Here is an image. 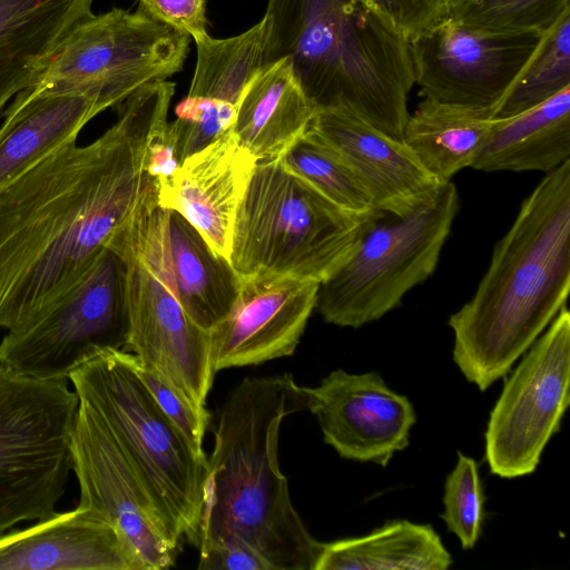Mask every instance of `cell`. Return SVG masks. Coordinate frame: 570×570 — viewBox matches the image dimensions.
I'll use <instances>...</instances> for the list:
<instances>
[{"label":"cell","instance_id":"7402d4cb","mask_svg":"<svg viewBox=\"0 0 570 570\" xmlns=\"http://www.w3.org/2000/svg\"><path fill=\"white\" fill-rule=\"evenodd\" d=\"M99 114L94 101L79 95L31 88L18 94L0 126V190L50 154L77 141Z\"/></svg>","mask_w":570,"mask_h":570},{"label":"cell","instance_id":"603a6c76","mask_svg":"<svg viewBox=\"0 0 570 570\" xmlns=\"http://www.w3.org/2000/svg\"><path fill=\"white\" fill-rule=\"evenodd\" d=\"M570 156V87L517 116L495 119L472 168L549 173Z\"/></svg>","mask_w":570,"mask_h":570},{"label":"cell","instance_id":"836d02e7","mask_svg":"<svg viewBox=\"0 0 570 570\" xmlns=\"http://www.w3.org/2000/svg\"><path fill=\"white\" fill-rule=\"evenodd\" d=\"M139 8L151 18L194 39L205 38L207 32L205 0H138Z\"/></svg>","mask_w":570,"mask_h":570},{"label":"cell","instance_id":"4fadbf2b","mask_svg":"<svg viewBox=\"0 0 570 570\" xmlns=\"http://www.w3.org/2000/svg\"><path fill=\"white\" fill-rule=\"evenodd\" d=\"M547 33L483 31L446 16L409 41L414 85L422 98L494 119Z\"/></svg>","mask_w":570,"mask_h":570},{"label":"cell","instance_id":"f1b7e54d","mask_svg":"<svg viewBox=\"0 0 570 570\" xmlns=\"http://www.w3.org/2000/svg\"><path fill=\"white\" fill-rule=\"evenodd\" d=\"M570 10V0H459L448 17L490 32L547 33Z\"/></svg>","mask_w":570,"mask_h":570},{"label":"cell","instance_id":"44dd1931","mask_svg":"<svg viewBox=\"0 0 570 570\" xmlns=\"http://www.w3.org/2000/svg\"><path fill=\"white\" fill-rule=\"evenodd\" d=\"M316 112L289 61L281 58L252 78L229 130L257 161L278 159L307 131Z\"/></svg>","mask_w":570,"mask_h":570},{"label":"cell","instance_id":"277c9868","mask_svg":"<svg viewBox=\"0 0 570 570\" xmlns=\"http://www.w3.org/2000/svg\"><path fill=\"white\" fill-rule=\"evenodd\" d=\"M263 19V66L286 58L317 109H346L402 140L409 41L368 0H268Z\"/></svg>","mask_w":570,"mask_h":570},{"label":"cell","instance_id":"d6986e66","mask_svg":"<svg viewBox=\"0 0 570 570\" xmlns=\"http://www.w3.org/2000/svg\"><path fill=\"white\" fill-rule=\"evenodd\" d=\"M256 163L228 130L180 163L158 186V203L181 215L228 258L236 212Z\"/></svg>","mask_w":570,"mask_h":570},{"label":"cell","instance_id":"f546056e","mask_svg":"<svg viewBox=\"0 0 570 570\" xmlns=\"http://www.w3.org/2000/svg\"><path fill=\"white\" fill-rule=\"evenodd\" d=\"M484 501L475 461L459 453L458 463L445 480L441 518L463 549H472L481 534Z\"/></svg>","mask_w":570,"mask_h":570},{"label":"cell","instance_id":"484cf974","mask_svg":"<svg viewBox=\"0 0 570 570\" xmlns=\"http://www.w3.org/2000/svg\"><path fill=\"white\" fill-rule=\"evenodd\" d=\"M451 564L430 524L396 520L363 537L323 543L314 570H445Z\"/></svg>","mask_w":570,"mask_h":570},{"label":"cell","instance_id":"8992f818","mask_svg":"<svg viewBox=\"0 0 570 570\" xmlns=\"http://www.w3.org/2000/svg\"><path fill=\"white\" fill-rule=\"evenodd\" d=\"M381 213L347 212L279 159L261 160L236 212L228 259L240 279L289 277L321 284Z\"/></svg>","mask_w":570,"mask_h":570},{"label":"cell","instance_id":"d590c367","mask_svg":"<svg viewBox=\"0 0 570 570\" xmlns=\"http://www.w3.org/2000/svg\"><path fill=\"white\" fill-rule=\"evenodd\" d=\"M444 1L446 2L448 7H449V6L455 3L459 0H444Z\"/></svg>","mask_w":570,"mask_h":570},{"label":"cell","instance_id":"d6a6232c","mask_svg":"<svg viewBox=\"0 0 570 570\" xmlns=\"http://www.w3.org/2000/svg\"><path fill=\"white\" fill-rule=\"evenodd\" d=\"M407 40L448 16L444 0H368Z\"/></svg>","mask_w":570,"mask_h":570},{"label":"cell","instance_id":"ffe728a7","mask_svg":"<svg viewBox=\"0 0 570 570\" xmlns=\"http://www.w3.org/2000/svg\"><path fill=\"white\" fill-rule=\"evenodd\" d=\"M96 0H0V112L36 85Z\"/></svg>","mask_w":570,"mask_h":570},{"label":"cell","instance_id":"9a60e30c","mask_svg":"<svg viewBox=\"0 0 570 570\" xmlns=\"http://www.w3.org/2000/svg\"><path fill=\"white\" fill-rule=\"evenodd\" d=\"M305 392L306 409L316 416L324 442L340 456L386 466L407 446L414 407L379 373L335 370Z\"/></svg>","mask_w":570,"mask_h":570},{"label":"cell","instance_id":"1f68e13d","mask_svg":"<svg viewBox=\"0 0 570 570\" xmlns=\"http://www.w3.org/2000/svg\"><path fill=\"white\" fill-rule=\"evenodd\" d=\"M135 367L159 407L180 430L195 452L207 456L203 445L210 419L209 412L194 405L157 372L140 364L136 356Z\"/></svg>","mask_w":570,"mask_h":570},{"label":"cell","instance_id":"4dcf8cb0","mask_svg":"<svg viewBox=\"0 0 570 570\" xmlns=\"http://www.w3.org/2000/svg\"><path fill=\"white\" fill-rule=\"evenodd\" d=\"M235 112L236 108H210L186 96L176 107V119L166 126L179 163L228 131Z\"/></svg>","mask_w":570,"mask_h":570},{"label":"cell","instance_id":"7c38bea8","mask_svg":"<svg viewBox=\"0 0 570 570\" xmlns=\"http://www.w3.org/2000/svg\"><path fill=\"white\" fill-rule=\"evenodd\" d=\"M570 403V314L562 306L507 379L485 431V461L501 478L535 471Z\"/></svg>","mask_w":570,"mask_h":570},{"label":"cell","instance_id":"cb8c5ba5","mask_svg":"<svg viewBox=\"0 0 570 570\" xmlns=\"http://www.w3.org/2000/svg\"><path fill=\"white\" fill-rule=\"evenodd\" d=\"M171 266L180 302L204 331L213 330L233 306L242 279L181 215L168 213Z\"/></svg>","mask_w":570,"mask_h":570},{"label":"cell","instance_id":"e0dca14e","mask_svg":"<svg viewBox=\"0 0 570 570\" xmlns=\"http://www.w3.org/2000/svg\"><path fill=\"white\" fill-rule=\"evenodd\" d=\"M308 130L346 161L381 212L406 215L441 185L402 140L346 109H317Z\"/></svg>","mask_w":570,"mask_h":570},{"label":"cell","instance_id":"83f0119b","mask_svg":"<svg viewBox=\"0 0 570 570\" xmlns=\"http://www.w3.org/2000/svg\"><path fill=\"white\" fill-rule=\"evenodd\" d=\"M570 87V10L548 31L532 61L494 115L505 119L547 101Z\"/></svg>","mask_w":570,"mask_h":570},{"label":"cell","instance_id":"ba28073f","mask_svg":"<svg viewBox=\"0 0 570 570\" xmlns=\"http://www.w3.org/2000/svg\"><path fill=\"white\" fill-rule=\"evenodd\" d=\"M458 209V190L449 181L406 215L382 212L373 218L346 261L318 286L315 308L323 320L356 328L399 306L436 268Z\"/></svg>","mask_w":570,"mask_h":570},{"label":"cell","instance_id":"5bb4252c","mask_svg":"<svg viewBox=\"0 0 570 570\" xmlns=\"http://www.w3.org/2000/svg\"><path fill=\"white\" fill-rule=\"evenodd\" d=\"M78 507L110 523L135 547L146 570L175 564L180 542L101 417L79 400L70 442Z\"/></svg>","mask_w":570,"mask_h":570},{"label":"cell","instance_id":"5b68a950","mask_svg":"<svg viewBox=\"0 0 570 570\" xmlns=\"http://www.w3.org/2000/svg\"><path fill=\"white\" fill-rule=\"evenodd\" d=\"M68 380L110 430L173 537L198 546L207 456L195 452L159 407L136 371L135 355L97 350Z\"/></svg>","mask_w":570,"mask_h":570},{"label":"cell","instance_id":"30bf717a","mask_svg":"<svg viewBox=\"0 0 570 570\" xmlns=\"http://www.w3.org/2000/svg\"><path fill=\"white\" fill-rule=\"evenodd\" d=\"M189 40L140 8L94 13L68 33L31 89L83 96L102 112L141 86L177 73Z\"/></svg>","mask_w":570,"mask_h":570},{"label":"cell","instance_id":"4316f807","mask_svg":"<svg viewBox=\"0 0 570 570\" xmlns=\"http://www.w3.org/2000/svg\"><path fill=\"white\" fill-rule=\"evenodd\" d=\"M278 159L338 207L357 215L380 212L346 161L308 129Z\"/></svg>","mask_w":570,"mask_h":570},{"label":"cell","instance_id":"9c48e42d","mask_svg":"<svg viewBox=\"0 0 570 570\" xmlns=\"http://www.w3.org/2000/svg\"><path fill=\"white\" fill-rule=\"evenodd\" d=\"M79 399L69 380H39L0 365V535L53 514L71 468Z\"/></svg>","mask_w":570,"mask_h":570},{"label":"cell","instance_id":"7a4b0ae2","mask_svg":"<svg viewBox=\"0 0 570 570\" xmlns=\"http://www.w3.org/2000/svg\"><path fill=\"white\" fill-rule=\"evenodd\" d=\"M306 409L291 373L245 377L227 395L207 458L198 546L239 543L272 570H314L323 543L295 509L278 464L286 415Z\"/></svg>","mask_w":570,"mask_h":570},{"label":"cell","instance_id":"3957f363","mask_svg":"<svg viewBox=\"0 0 570 570\" xmlns=\"http://www.w3.org/2000/svg\"><path fill=\"white\" fill-rule=\"evenodd\" d=\"M570 289V159L547 173L497 243L474 295L449 318L453 361L485 391L566 305Z\"/></svg>","mask_w":570,"mask_h":570},{"label":"cell","instance_id":"d4e9b609","mask_svg":"<svg viewBox=\"0 0 570 570\" xmlns=\"http://www.w3.org/2000/svg\"><path fill=\"white\" fill-rule=\"evenodd\" d=\"M495 119L487 112L423 98L409 116L402 141L439 184L471 167Z\"/></svg>","mask_w":570,"mask_h":570},{"label":"cell","instance_id":"6da1fadb","mask_svg":"<svg viewBox=\"0 0 570 570\" xmlns=\"http://www.w3.org/2000/svg\"><path fill=\"white\" fill-rule=\"evenodd\" d=\"M175 88L167 79L141 86L94 141L68 142L0 190V328L66 294L158 185L148 149L168 122Z\"/></svg>","mask_w":570,"mask_h":570},{"label":"cell","instance_id":"8fae6325","mask_svg":"<svg viewBox=\"0 0 570 570\" xmlns=\"http://www.w3.org/2000/svg\"><path fill=\"white\" fill-rule=\"evenodd\" d=\"M127 332L124 264L105 247L66 294L7 330L0 365L33 379L68 380L97 350H124Z\"/></svg>","mask_w":570,"mask_h":570},{"label":"cell","instance_id":"e575fe53","mask_svg":"<svg viewBox=\"0 0 570 570\" xmlns=\"http://www.w3.org/2000/svg\"><path fill=\"white\" fill-rule=\"evenodd\" d=\"M199 570H272L253 549L239 543L199 546Z\"/></svg>","mask_w":570,"mask_h":570},{"label":"cell","instance_id":"ac0fdd59","mask_svg":"<svg viewBox=\"0 0 570 570\" xmlns=\"http://www.w3.org/2000/svg\"><path fill=\"white\" fill-rule=\"evenodd\" d=\"M0 570H146L132 543L78 507L0 535Z\"/></svg>","mask_w":570,"mask_h":570},{"label":"cell","instance_id":"2e32d148","mask_svg":"<svg viewBox=\"0 0 570 570\" xmlns=\"http://www.w3.org/2000/svg\"><path fill=\"white\" fill-rule=\"evenodd\" d=\"M318 286L289 277L242 279L229 312L209 331L214 372L292 355L316 307Z\"/></svg>","mask_w":570,"mask_h":570},{"label":"cell","instance_id":"52a82bcc","mask_svg":"<svg viewBox=\"0 0 570 570\" xmlns=\"http://www.w3.org/2000/svg\"><path fill=\"white\" fill-rule=\"evenodd\" d=\"M150 188L106 247L125 269L126 347L194 405L206 410L214 375L209 332L186 313L171 266L168 213Z\"/></svg>","mask_w":570,"mask_h":570}]
</instances>
